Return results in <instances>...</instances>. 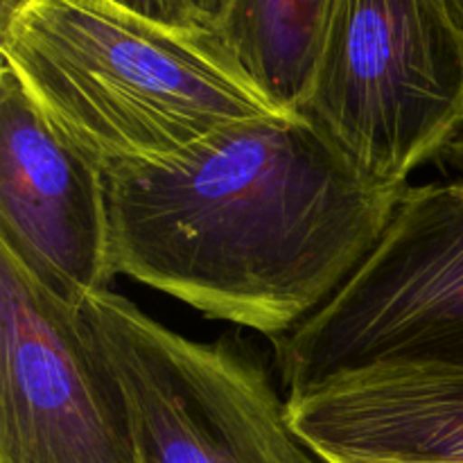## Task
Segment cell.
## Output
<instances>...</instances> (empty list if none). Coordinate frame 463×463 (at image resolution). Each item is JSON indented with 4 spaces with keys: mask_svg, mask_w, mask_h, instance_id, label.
Wrapping results in <instances>:
<instances>
[{
    "mask_svg": "<svg viewBox=\"0 0 463 463\" xmlns=\"http://www.w3.org/2000/svg\"><path fill=\"white\" fill-rule=\"evenodd\" d=\"M402 190L371 184L303 113L107 170L116 274L279 339L373 251Z\"/></svg>",
    "mask_w": 463,
    "mask_h": 463,
    "instance_id": "cell-1",
    "label": "cell"
},
{
    "mask_svg": "<svg viewBox=\"0 0 463 463\" xmlns=\"http://www.w3.org/2000/svg\"><path fill=\"white\" fill-rule=\"evenodd\" d=\"M3 63L52 127L104 170L181 156L283 116L213 27H172L109 0H32L0 27Z\"/></svg>",
    "mask_w": 463,
    "mask_h": 463,
    "instance_id": "cell-2",
    "label": "cell"
},
{
    "mask_svg": "<svg viewBox=\"0 0 463 463\" xmlns=\"http://www.w3.org/2000/svg\"><path fill=\"white\" fill-rule=\"evenodd\" d=\"M274 346L288 398L375 366L463 371V181L407 185L355 274Z\"/></svg>",
    "mask_w": 463,
    "mask_h": 463,
    "instance_id": "cell-3",
    "label": "cell"
},
{
    "mask_svg": "<svg viewBox=\"0 0 463 463\" xmlns=\"http://www.w3.org/2000/svg\"><path fill=\"white\" fill-rule=\"evenodd\" d=\"M301 113L371 184L405 190L463 127V30L443 0H337Z\"/></svg>",
    "mask_w": 463,
    "mask_h": 463,
    "instance_id": "cell-4",
    "label": "cell"
},
{
    "mask_svg": "<svg viewBox=\"0 0 463 463\" xmlns=\"http://www.w3.org/2000/svg\"><path fill=\"white\" fill-rule=\"evenodd\" d=\"M80 310L125 393L140 463H326L238 344L184 337L113 289Z\"/></svg>",
    "mask_w": 463,
    "mask_h": 463,
    "instance_id": "cell-5",
    "label": "cell"
},
{
    "mask_svg": "<svg viewBox=\"0 0 463 463\" xmlns=\"http://www.w3.org/2000/svg\"><path fill=\"white\" fill-rule=\"evenodd\" d=\"M0 463H140L125 393L81 310L5 247Z\"/></svg>",
    "mask_w": 463,
    "mask_h": 463,
    "instance_id": "cell-6",
    "label": "cell"
},
{
    "mask_svg": "<svg viewBox=\"0 0 463 463\" xmlns=\"http://www.w3.org/2000/svg\"><path fill=\"white\" fill-rule=\"evenodd\" d=\"M0 247L41 285L81 307L116 276L107 170L45 118L0 68Z\"/></svg>",
    "mask_w": 463,
    "mask_h": 463,
    "instance_id": "cell-7",
    "label": "cell"
},
{
    "mask_svg": "<svg viewBox=\"0 0 463 463\" xmlns=\"http://www.w3.org/2000/svg\"><path fill=\"white\" fill-rule=\"evenodd\" d=\"M292 428L321 457L463 461V371L375 366L288 398Z\"/></svg>",
    "mask_w": 463,
    "mask_h": 463,
    "instance_id": "cell-8",
    "label": "cell"
},
{
    "mask_svg": "<svg viewBox=\"0 0 463 463\" xmlns=\"http://www.w3.org/2000/svg\"><path fill=\"white\" fill-rule=\"evenodd\" d=\"M337 0H231L217 32L283 113H301Z\"/></svg>",
    "mask_w": 463,
    "mask_h": 463,
    "instance_id": "cell-9",
    "label": "cell"
},
{
    "mask_svg": "<svg viewBox=\"0 0 463 463\" xmlns=\"http://www.w3.org/2000/svg\"><path fill=\"white\" fill-rule=\"evenodd\" d=\"M122 9L172 27H206L190 0H109Z\"/></svg>",
    "mask_w": 463,
    "mask_h": 463,
    "instance_id": "cell-10",
    "label": "cell"
},
{
    "mask_svg": "<svg viewBox=\"0 0 463 463\" xmlns=\"http://www.w3.org/2000/svg\"><path fill=\"white\" fill-rule=\"evenodd\" d=\"M229 3L231 0H190L193 9L197 12L199 21L206 27H213V30L220 27L226 9H229Z\"/></svg>",
    "mask_w": 463,
    "mask_h": 463,
    "instance_id": "cell-11",
    "label": "cell"
},
{
    "mask_svg": "<svg viewBox=\"0 0 463 463\" xmlns=\"http://www.w3.org/2000/svg\"><path fill=\"white\" fill-rule=\"evenodd\" d=\"M448 172L457 176V181H463V127L459 129V134L446 145V149L441 152V156L437 158Z\"/></svg>",
    "mask_w": 463,
    "mask_h": 463,
    "instance_id": "cell-12",
    "label": "cell"
},
{
    "mask_svg": "<svg viewBox=\"0 0 463 463\" xmlns=\"http://www.w3.org/2000/svg\"><path fill=\"white\" fill-rule=\"evenodd\" d=\"M30 3L32 0H0V27L7 25V23Z\"/></svg>",
    "mask_w": 463,
    "mask_h": 463,
    "instance_id": "cell-13",
    "label": "cell"
},
{
    "mask_svg": "<svg viewBox=\"0 0 463 463\" xmlns=\"http://www.w3.org/2000/svg\"><path fill=\"white\" fill-rule=\"evenodd\" d=\"M326 463H434V461H398V459H378V457H328ZM463 463V461H455Z\"/></svg>",
    "mask_w": 463,
    "mask_h": 463,
    "instance_id": "cell-14",
    "label": "cell"
},
{
    "mask_svg": "<svg viewBox=\"0 0 463 463\" xmlns=\"http://www.w3.org/2000/svg\"><path fill=\"white\" fill-rule=\"evenodd\" d=\"M443 5L448 7L450 16L455 18L457 25H459L463 30V0H443Z\"/></svg>",
    "mask_w": 463,
    "mask_h": 463,
    "instance_id": "cell-15",
    "label": "cell"
}]
</instances>
